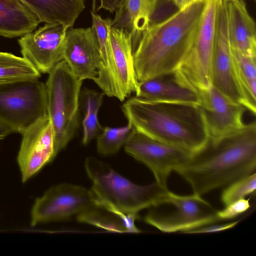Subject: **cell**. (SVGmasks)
Returning a JSON list of instances; mask_svg holds the SVG:
<instances>
[{
	"mask_svg": "<svg viewBox=\"0 0 256 256\" xmlns=\"http://www.w3.org/2000/svg\"><path fill=\"white\" fill-rule=\"evenodd\" d=\"M122 110L134 130L191 156L209 142L204 114L199 105L134 96L123 104Z\"/></svg>",
	"mask_w": 256,
	"mask_h": 256,
	"instance_id": "3957f363",
	"label": "cell"
},
{
	"mask_svg": "<svg viewBox=\"0 0 256 256\" xmlns=\"http://www.w3.org/2000/svg\"><path fill=\"white\" fill-rule=\"evenodd\" d=\"M133 130L132 126L127 125L119 128L104 126L96 138L98 152L104 155L117 152L124 146Z\"/></svg>",
	"mask_w": 256,
	"mask_h": 256,
	"instance_id": "4316f807",
	"label": "cell"
},
{
	"mask_svg": "<svg viewBox=\"0 0 256 256\" xmlns=\"http://www.w3.org/2000/svg\"><path fill=\"white\" fill-rule=\"evenodd\" d=\"M46 84L47 114L54 131L56 156L74 136L78 126L82 81L62 60L48 74Z\"/></svg>",
	"mask_w": 256,
	"mask_h": 256,
	"instance_id": "5b68a950",
	"label": "cell"
},
{
	"mask_svg": "<svg viewBox=\"0 0 256 256\" xmlns=\"http://www.w3.org/2000/svg\"><path fill=\"white\" fill-rule=\"evenodd\" d=\"M198 0H172L178 10H182Z\"/></svg>",
	"mask_w": 256,
	"mask_h": 256,
	"instance_id": "1f68e13d",
	"label": "cell"
},
{
	"mask_svg": "<svg viewBox=\"0 0 256 256\" xmlns=\"http://www.w3.org/2000/svg\"></svg>",
	"mask_w": 256,
	"mask_h": 256,
	"instance_id": "836d02e7",
	"label": "cell"
},
{
	"mask_svg": "<svg viewBox=\"0 0 256 256\" xmlns=\"http://www.w3.org/2000/svg\"><path fill=\"white\" fill-rule=\"evenodd\" d=\"M200 94V106L210 142H217L245 126L243 116L246 108L244 106L232 102L212 86Z\"/></svg>",
	"mask_w": 256,
	"mask_h": 256,
	"instance_id": "4fadbf2b",
	"label": "cell"
},
{
	"mask_svg": "<svg viewBox=\"0 0 256 256\" xmlns=\"http://www.w3.org/2000/svg\"><path fill=\"white\" fill-rule=\"evenodd\" d=\"M124 0H92V12L95 13L100 9H104L112 13L116 11Z\"/></svg>",
	"mask_w": 256,
	"mask_h": 256,
	"instance_id": "4dcf8cb0",
	"label": "cell"
},
{
	"mask_svg": "<svg viewBox=\"0 0 256 256\" xmlns=\"http://www.w3.org/2000/svg\"><path fill=\"white\" fill-rule=\"evenodd\" d=\"M160 1L124 0L116 10L111 28L123 29L130 35L133 53L144 32L152 22Z\"/></svg>",
	"mask_w": 256,
	"mask_h": 256,
	"instance_id": "e0dca14e",
	"label": "cell"
},
{
	"mask_svg": "<svg viewBox=\"0 0 256 256\" xmlns=\"http://www.w3.org/2000/svg\"><path fill=\"white\" fill-rule=\"evenodd\" d=\"M136 96L152 101L200 105L199 92L179 83L173 73L139 82Z\"/></svg>",
	"mask_w": 256,
	"mask_h": 256,
	"instance_id": "ffe728a7",
	"label": "cell"
},
{
	"mask_svg": "<svg viewBox=\"0 0 256 256\" xmlns=\"http://www.w3.org/2000/svg\"><path fill=\"white\" fill-rule=\"evenodd\" d=\"M86 172L92 182L90 189L98 202L117 214L138 217L142 210L156 206L168 190L156 182L136 184L117 172L110 165L90 157L84 163Z\"/></svg>",
	"mask_w": 256,
	"mask_h": 256,
	"instance_id": "277c9868",
	"label": "cell"
},
{
	"mask_svg": "<svg viewBox=\"0 0 256 256\" xmlns=\"http://www.w3.org/2000/svg\"><path fill=\"white\" fill-rule=\"evenodd\" d=\"M38 16L41 22H58L72 28L85 8V0H22Z\"/></svg>",
	"mask_w": 256,
	"mask_h": 256,
	"instance_id": "7402d4cb",
	"label": "cell"
},
{
	"mask_svg": "<svg viewBox=\"0 0 256 256\" xmlns=\"http://www.w3.org/2000/svg\"><path fill=\"white\" fill-rule=\"evenodd\" d=\"M150 210L144 221L164 232H188L220 222L217 210L202 196L180 195L168 190Z\"/></svg>",
	"mask_w": 256,
	"mask_h": 256,
	"instance_id": "8992f818",
	"label": "cell"
},
{
	"mask_svg": "<svg viewBox=\"0 0 256 256\" xmlns=\"http://www.w3.org/2000/svg\"><path fill=\"white\" fill-rule=\"evenodd\" d=\"M138 217L122 216L108 208L97 205L77 216L78 221L107 230L119 232H140L136 226Z\"/></svg>",
	"mask_w": 256,
	"mask_h": 256,
	"instance_id": "603a6c76",
	"label": "cell"
},
{
	"mask_svg": "<svg viewBox=\"0 0 256 256\" xmlns=\"http://www.w3.org/2000/svg\"><path fill=\"white\" fill-rule=\"evenodd\" d=\"M99 56L98 42L92 27L66 30L64 60L78 78L94 80L97 76Z\"/></svg>",
	"mask_w": 256,
	"mask_h": 256,
	"instance_id": "9a60e30c",
	"label": "cell"
},
{
	"mask_svg": "<svg viewBox=\"0 0 256 256\" xmlns=\"http://www.w3.org/2000/svg\"><path fill=\"white\" fill-rule=\"evenodd\" d=\"M222 0H207L193 46L173 73L179 83L200 94L212 86L217 18Z\"/></svg>",
	"mask_w": 256,
	"mask_h": 256,
	"instance_id": "52a82bcc",
	"label": "cell"
},
{
	"mask_svg": "<svg viewBox=\"0 0 256 256\" xmlns=\"http://www.w3.org/2000/svg\"><path fill=\"white\" fill-rule=\"evenodd\" d=\"M207 0H198L166 20L152 24L134 51L138 82L174 73L195 40Z\"/></svg>",
	"mask_w": 256,
	"mask_h": 256,
	"instance_id": "6da1fadb",
	"label": "cell"
},
{
	"mask_svg": "<svg viewBox=\"0 0 256 256\" xmlns=\"http://www.w3.org/2000/svg\"><path fill=\"white\" fill-rule=\"evenodd\" d=\"M224 206L223 209L217 210V216L220 222L232 220L246 212L250 208V198H241Z\"/></svg>",
	"mask_w": 256,
	"mask_h": 256,
	"instance_id": "f1b7e54d",
	"label": "cell"
},
{
	"mask_svg": "<svg viewBox=\"0 0 256 256\" xmlns=\"http://www.w3.org/2000/svg\"><path fill=\"white\" fill-rule=\"evenodd\" d=\"M256 189V173L240 178L225 186L220 195L222 203L226 206L252 194Z\"/></svg>",
	"mask_w": 256,
	"mask_h": 256,
	"instance_id": "83f0119b",
	"label": "cell"
},
{
	"mask_svg": "<svg viewBox=\"0 0 256 256\" xmlns=\"http://www.w3.org/2000/svg\"><path fill=\"white\" fill-rule=\"evenodd\" d=\"M212 86L230 100L244 106L250 112L236 75L228 36L226 0H222L218 14Z\"/></svg>",
	"mask_w": 256,
	"mask_h": 256,
	"instance_id": "8fae6325",
	"label": "cell"
},
{
	"mask_svg": "<svg viewBox=\"0 0 256 256\" xmlns=\"http://www.w3.org/2000/svg\"><path fill=\"white\" fill-rule=\"evenodd\" d=\"M98 204L91 190L66 183L54 185L36 200L31 210L30 225L78 216Z\"/></svg>",
	"mask_w": 256,
	"mask_h": 256,
	"instance_id": "9c48e42d",
	"label": "cell"
},
{
	"mask_svg": "<svg viewBox=\"0 0 256 256\" xmlns=\"http://www.w3.org/2000/svg\"><path fill=\"white\" fill-rule=\"evenodd\" d=\"M236 75L250 112L256 113V57L244 56L232 49Z\"/></svg>",
	"mask_w": 256,
	"mask_h": 256,
	"instance_id": "484cf974",
	"label": "cell"
},
{
	"mask_svg": "<svg viewBox=\"0 0 256 256\" xmlns=\"http://www.w3.org/2000/svg\"><path fill=\"white\" fill-rule=\"evenodd\" d=\"M91 14L92 27L97 38L100 54L98 74L93 80L104 94L122 102L124 100L117 82L110 38L112 20L109 18L104 19L92 11Z\"/></svg>",
	"mask_w": 256,
	"mask_h": 256,
	"instance_id": "2e32d148",
	"label": "cell"
},
{
	"mask_svg": "<svg viewBox=\"0 0 256 256\" xmlns=\"http://www.w3.org/2000/svg\"><path fill=\"white\" fill-rule=\"evenodd\" d=\"M68 29L58 22L46 23L18 40L22 57L40 74H48L64 60V42Z\"/></svg>",
	"mask_w": 256,
	"mask_h": 256,
	"instance_id": "7c38bea8",
	"label": "cell"
},
{
	"mask_svg": "<svg viewBox=\"0 0 256 256\" xmlns=\"http://www.w3.org/2000/svg\"><path fill=\"white\" fill-rule=\"evenodd\" d=\"M40 76L41 74L26 58L0 52V84Z\"/></svg>",
	"mask_w": 256,
	"mask_h": 256,
	"instance_id": "d4e9b609",
	"label": "cell"
},
{
	"mask_svg": "<svg viewBox=\"0 0 256 256\" xmlns=\"http://www.w3.org/2000/svg\"><path fill=\"white\" fill-rule=\"evenodd\" d=\"M104 94L84 88L80 92V102L84 112L82 120V142L86 145L102 132L103 128L99 122L98 112L102 106Z\"/></svg>",
	"mask_w": 256,
	"mask_h": 256,
	"instance_id": "cb8c5ba5",
	"label": "cell"
},
{
	"mask_svg": "<svg viewBox=\"0 0 256 256\" xmlns=\"http://www.w3.org/2000/svg\"><path fill=\"white\" fill-rule=\"evenodd\" d=\"M12 132H14V131L10 127L0 122V140Z\"/></svg>",
	"mask_w": 256,
	"mask_h": 256,
	"instance_id": "d6a6232c",
	"label": "cell"
},
{
	"mask_svg": "<svg viewBox=\"0 0 256 256\" xmlns=\"http://www.w3.org/2000/svg\"><path fill=\"white\" fill-rule=\"evenodd\" d=\"M110 38L118 88L124 100L136 92L138 80L135 72L130 35L123 29L110 28Z\"/></svg>",
	"mask_w": 256,
	"mask_h": 256,
	"instance_id": "d6986e66",
	"label": "cell"
},
{
	"mask_svg": "<svg viewBox=\"0 0 256 256\" xmlns=\"http://www.w3.org/2000/svg\"><path fill=\"white\" fill-rule=\"evenodd\" d=\"M228 32L232 49L256 57V26L243 0H226Z\"/></svg>",
	"mask_w": 256,
	"mask_h": 256,
	"instance_id": "ac0fdd59",
	"label": "cell"
},
{
	"mask_svg": "<svg viewBox=\"0 0 256 256\" xmlns=\"http://www.w3.org/2000/svg\"><path fill=\"white\" fill-rule=\"evenodd\" d=\"M22 134L17 160L24 182L56 156L54 131L48 115L38 119Z\"/></svg>",
	"mask_w": 256,
	"mask_h": 256,
	"instance_id": "5bb4252c",
	"label": "cell"
},
{
	"mask_svg": "<svg viewBox=\"0 0 256 256\" xmlns=\"http://www.w3.org/2000/svg\"><path fill=\"white\" fill-rule=\"evenodd\" d=\"M240 222V220H238L224 224L214 223L192 230L187 234H205L221 232L234 227Z\"/></svg>",
	"mask_w": 256,
	"mask_h": 256,
	"instance_id": "f546056e",
	"label": "cell"
},
{
	"mask_svg": "<svg viewBox=\"0 0 256 256\" xmlns=\"http://www.w3.org/2000/svg\"><path fill=\"white\" fill-rule=\"evenodd\" d=\"M256 168V124H246L239 132L216 143L210 141L174 172L202 196L225 187Z\"/></svg>",
	"mask_w": 256,
	"mask_h": 256,
	"instance_id": "7a4b0ae2",
	"label": "cell"
},
{
	"mask_svg": "<svg viewBox=\"0 0 256 256\" xmlns=\"http://www.w3.org/2000/svg\"><path fill=\"white\" fill-rule=\"evenodd\" d=\"M22 0H0V36L14 38L33 32L40 23Z\"/></svg>",
	"mask_w": 256,
	"mask_h": 256,
	"instance_id": "44dd1931",
	"label": "cell"
},
{
	"mask_svg": "<svg viewBox=\"0 0 256 256\" xmlns=\"http://www.w3.org/2000/svg\"><path fill=\"white\" fill-rule=\"evenodd\" d=\"M124 146L126 152L148 168L156 182L165 190H168L167 182L171 172L192 156L134 128Z\"/></svg>",
	"mask_w": 256,
	"mask_h": 256,
	"instance_id": "30bf717a",
	"label": "cell"
},
{
	"mask_svg": "<svg viewBox=\"0 0 256 256\" xmlns=\"http://www.w3.org/2000/svg\"><path fill=\"white\" fill-rule=\"evenodd\" d=\"M48 115L46 84L38 79L0 84V122L22 134Z\"/></svg>",
	"mask_w": 256,
	"mask_h": 256,
	"instance_id": "ba28073f",
	"label": "cell"
}]
</instances>
